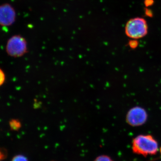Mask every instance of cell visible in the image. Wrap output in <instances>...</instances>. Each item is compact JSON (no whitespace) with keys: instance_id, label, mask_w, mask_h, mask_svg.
Wrapping results in <instances>:
<instances>
[{"instance_id":"obj_1","label":"cell","mask_w":161,"mask_h":161,"mask_svg":"<svg viewBox=\"0 0 161 161\" xmlns=\"http://www.w3.org/2000/svg\"><path fill=\"white\" fill-rule=\"evenodd\" d=\"M132 150L136 154L147 157L155 155L158 151V144L150 135H140L133 139Z\"/></svg>"},{"instance_id":"obj_2","label":"cell","mask_w":161,"mask_h":161,"mask_svg":"<svg viewBox=\"0 0 161 161\" xmlns=\"http://www.w3.org/2000/svg\"><path fill=\"white\" fill-rule=\"evenodd\" d=\"M147 21L143 18L136 17L130 19L125 27V32L128 37L134 40L141 39L148 34Z\"/></svg>"},{"instance_id":"obj_3","label":"cell","mask_w":161,"mask_h":161,"mask_svg":"<svg viewBox=\"0 0 161 161\" xmlns=\"http://www.w3.org/2000/svg\"><path fill=\"white\" fill-rule=\"evenodd\" d=\"M27 50V43L25 39L21 36H13L7 42L6 51L11 57H21L26 53Z\"/></svg>"},{"instance_id":"obj_4","label":"cell","mask_w":161,"mask_h":161,"mask_svg":"<svg viewBox=\"0 0 161 161\" xmlns=\"http://www.w3.org/2000/svg\"><path fill=\"white\" fill-rule=\"evenodd\" d=\"M147 112L143 108L134 107L127 113L126 120L127 123L133 127L140 126L144 125L147 121Z\"/></svg>"},{"instance_id":"obj_5","label":"cell","mask_w":161,"mask_h":161,"mask_svg":"<svg viewBox=\"0 0 161 161\" xmlns=\"http://www.w3.org/2000/svg\"><path fill=\"white\" fill-rule=\"evenodd\" d=\"M16 13L12 6L8 4L0 6V25L9 26L14 23Z\"/></svg>"},{"instance_id":"obj_6","label":"cell","mask_w":161,"mask_h":161,"mask_svg":"<svg viewBox=\"0 0 161 161\" xmlns=\"http://www.w3.org/2000/svg\"><path fill=\"white\" fill-rule=\"evenodd\" d=\"M10 126L12 129L14 130H17L19 129L21 126V124L19 122L16 120L12 121L10 124Z\"/></svg>"},{"instance_id":"obj_7","label":"cell","mask_w":161,"mask_h":161,"mask_svg":"<svg viewBox=\"0 0 161 161\" xmlns=\"http://www.w3.org/2000/svg\"><path fill=\"white\" fill-rule=\"evenodd\" d=\"M95 161H113L110 157L107 155H101L95 159Z\"/></svg>"},{"instance_id":"obj_8","label":"cell","mask_w":161,"mask_h":161,"mask_svg":"<svg viewBox=\"0 0 161 161\" xmlns=\"http://www.w3.org/2000/svg\"><path fill=\"white\" fill-rule=\"evenodd\" d=\"M12 161H28L26 157L23 155H19L16 156Z\"/></svg>"},{"instance_id":"obj_9","label":"cell","mask_w":161,"mask_h":161,"mask_svg":"<svg viewBox=\"0 0 161 161\" xmlns=\"http://www.w3.org/2000/svg\"><path fill=\"white\" fill-rule=\"evenodd\" d=\"M7 151L3 148H0V160L6 158L7 156Z\"/></svg>"},{"instance_id":"obj_10","label":"cell","mask_w":161,"mask_h":161,"mask_svg":"<svg viewBox=\"0 0 161 161\" xmlns=\"http://www.w3.org/2000/svg\"><path fill=\"white\" fill-rule=\"evenodd\" d=\"M138 45V41L136 40H134L132 39V40H130L129 42V45L130 47L132 48H135L137 47Z\"/></svg>"},{"instance_id":"obj_11","label":"cell","mask_w":161,"mask_h":161,"mask_svg":"<svg viewBox=\"0 0 161 161\" xmlns=\"http://www.w3.org/2000/svg\"><path fill=\"white\" fill-rule=\"evenodd\" d=\"M5 80V76L4 72L0 69V86L4 83Z\"/></svg>"},{"instance_id":"obj_12","label":"cell","mask_w":161,"mask_h":161,"mask_svg":"<svg viewBox=\"0 0 161 161\" xmlns=\"http://www.w3.org/2000/svg\"><path fill=\"white\" fill-rule=\"evenodd\" d=\"M154 0H144V5L146 7H150L154 4Z\"/></svg>"},{"instance_id":"obj_13","label":"cell","mask_w":161,"mask_h":161,"mask_svg":"<svg viewBox=\"0 0 161 161\" xmlns=\"http://www.w3.org/2000/svg\"><path fill=\"white\" fill-rule=\"evenodd\" d=\"M145 13L147 16L149 17H153V14L152 10L147 7L145 8Z\"/></svg>"}]
</instances>
